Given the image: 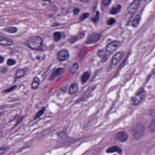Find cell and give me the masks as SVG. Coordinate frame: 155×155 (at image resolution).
Instances as JSON below:
<instances>
[{"instance_id":"6da1fadb","label":"cell","mask_w":155,"mask_h":155,"mask_svg":"<svg viewBox=\"0 0 155 155\" xmlns=\"http://www.w3.org/2000/svg\"><path fill=\"white\" fill-rule=\"evenodd\" d=\"M43 40L39 36H34L25 42V44L30 48L34 50H39L41 48Z\"/></svg>"},{"instance_id":"7a4b0ae2","label":"cell","mask_w":155,"mask_h":155,"mask_svg":"<svg viewBox=\"0 0 155 155\" xmlns=\"http://www.w3.org/2000/svg\"><path fill=\"white\" fill-rule=\"evenodd\" d=\"M146 97V92L143 89H140L132 98V103L134 105H138L140 104Z\"/></svg>"},{"instance_id":"3957f363","label":"cell","mask_w":155,"mask_h":155,"mask_svg":"<svg viewBox=\"0 0 155 155\" xmlns=\"http://www.w3.org/2000/svg\"><path fill=\"white\" fill-rule=\"evenodd\" d=\"M140 2H141V1L139 0H136V1H133L128 7V12L131 14L135 13L138 9L139 8L140 6Z\"/></svg>"},{"instance_id":"277c9868","label":"cell","mask_w":155,"mask_h":155,"mask_svg":"<svg viewBox=\"0 0 155 155\" xmlns=\"http://www.w3.org/2000/svg\"><path fill=\"white\" fill-rule=\"evenodd\" d=\"M100 35L97 33H92L87 38L86 43L87 44H93L96 43L99 40Z\"/></svg>"},{"instance_id":"5b68a950","label":"cell","mask_w":155,"mask_h":155,"mask_svg":"<svg viewBox=\"0 0 155 155\" xmlns=\"http://www.w3.org/2000/svg\"><path fill=\"white\" fill-rule=\"evenodd\" d=\"M132 134L134 137L137 138L140 137L143 135L144 132V128L142 126L140 125L136 126L134 128L132 129Z\"/></svg>"},{"instance_id":"8992f818","label":"cell","mask_w":155,"mask_h":155,"mask_svg":"<svg viewBox=\"0 0 155 155\" xmlns=\"http://www.w3.org/2000/svg\"><path fill=\"white\" fill-rule=\"evenodd\" d=\"M120 43L118 41H114L108 43L106 46V50L108 52H113L118 49L119 47Z\"/></svg>"},{"instance_id":"52a82bcc","label":"cell","mask_w":155,"mask_h":155,"mask_svg":"<svg viewBox=\"0 0 155 155\" xmlns=\"http://www.w3.org/2000/svg\"><path fill=\"white\" fill-rule=\"evenodd\" d=\"M69 57V54L68 51L63 50L60 51L57 54V58L60 61L67 60Z\"/></svg>"},{"instance_id":"ba28073f","label":"cell","mask_w":155,"mask_h":155,"mask_svg":"<svg viewBox=\"0 0 155 155\" xmlns=\"http://www.w3.org/2000/svg\"><path fill=\"white\" fill-rule=\"evenodd\" d=\"M124 52L119 51L114 55L111 60V64L113 65H116L121 61L124 56Z\"/></svg>"},{"instance_id":"9c48e42d","label":"cell","mask_w":155,"mask_h":155,"mask_svg":"<svg viewBox=\"0 0 155 155\" xmlns=\"http://www.w3.org/2000/svg\"><path fill=\"white\" fill-rule=\"evenodd\" d=\"M65 71V69L63 68H58L54 70L49 78V80L52 81L58 76H60Z\"/></svg>"},{"instance_id":"30bf717a","label":"cell","mask_w":155,"mask_h":155,"mask_svg":"<svg viewBox=\"0 0 155 155\" xmlns=\"http://www.w3.org/2000/svg\"><path fill=\"white\" fill-rule=\"evenodd\" d=\"M128 138V134L125 132H118L115 136V139L120 142H124L127 140Z\"/></svg>"},{"instance_id":"8fae6325","label":"cell","mask_w":155,"mask_h":155,"mask_svg":"<svg viewBox=\"0 0 155 155\" xmlns=\"http://www.w3.org/2000/svg\"><path fill=\"white\" fill-rule=\"evenodd\" d=\"M13 43V41L11 39L0 36V45L5 46H11Z\"/></svg>"},{"instance_id":"7c38bea8","label":"cell","mask_w":155,"mask_h":155,"mask_svg":"<svg viewBox=\"0 0 155 155\" xmlns=\"http://www.w3.org/2000/svg\"><path fill=\"white\" fill-rule=\"evenodd\" d=\"M106 152L108 153H114L118 152L119 154H121L122 153V150L120 148L117 146H112L108 148L106 150Z\"/></svg>"},{"instance_id":"4fadbf2b","label":"cell","mask_w":155,"mask_h":155,"mask_svg":"<svg viewBox=\"0 0 155 155\" xmlns=\"http://www.w3.org/2000/svg\"><path fill=\"white\" fill-rule=\"evenodd\" d=\"M40 84V80L38 77H34L31 84L32 89L34 90L38 88Z\"/></svg>"},{"instance_id":"5bb4252c","label":"cell","mask_w":155,"mask_h":155,"mask_svg":"<svg viewBox=\"0 0 155 155\" xmlns=\"http://www.w3.org/2000/svg\"><path fill=\"white\" fill-rule=\"evenodd\" d=\"M99 57L101 58L102 61L104 62L107 60V56L106 52L103 50H100L98 53Z\"/></svg>"},{"instance_id":"9a60e30c","label":"cell","mask_w":155,"mask_h":155,"mask_svg":"<svg viewBox=\"0 0 155 155\" xmlns=\"http://www.w3.org/2000/svg\"><path fill=\"white\" fill-rule=\"evenodd\" d=\"M121 8V6L120 5H118L116 7H112L110 10L109 13L111 15L117 14L120 11Z\"/></svg>"},{"instance_id":"2e32d148","label":"cell","mask_w":155,"mask_h":155,"mask_svg":"<svg viewBox=\"0 0 155 155\" xmlns=\"http://www.w3.org/2000/svg\"><path fill=\"white\" fill-rule=\"evenodd\" d=\"M78 90V87L77 84L73 83L72 84L69 88V93L70 95H73L76 93Z\"/></svg>"},{"instance_id":"e0dca14e","label":"cell","mask_w":155,"mask_h":155,"mask_svg":"<svg viewBox=\"0 0 155 155\" xmlns=\"http://www.w3.org/2000/svg\"><path fill=\"white\" fill-rule=\"evenodd\" d=\"M3 31L9 33L14 34V33H15L17 32L18 29H17V28H16V27H10L4 29Z\"/></svg>"},{"instance_id":"ac0fdd59","label":"cell","mask_w":155,"mask_h":155,"mask_svg":"<svg viewBox=\"0 0 155 155\" xmlns=\"http://www.w3.org/2000/svg\"><path fill=\"white\" fill-rule=\"evenodd\" d=\"M140 21V17L139 15H137L133 19L132 22V26L134 28L138 27Z\"/></svg>"},{"instance_id":"d6986e66","label":"cell","mask_w":155,"mask_h":155,"mask_svg":"<svg viewBox=\"0 0 155 155\" xmlns=\"http://www.w3.org/2000/svg\"><path fill=\"white\" fill-rule=\"evenodd\" d=\"M25 71L23 69H19L16 71L15 74V78L17 79L20 78L24 76Z\"/></svg>"},{"instance_id":"ffe728a7","label":"cell","mask_w":155,"mask_h":155,"mask_svg":"<svg viewBox=\"0 0 155 155\" xmlns=\"http://www.w3.org/2000/svg\"><path fill=\"white\" fill-rule=\"evenodd\" d=\"M90 77V74L89 72H85L83 73L82 76L81 81L82 83H85L89 79Z\"/></svg>"},{"instance_id":"44dd1931","label":"cell","mask_w":155,"mask_h":155,"mask_svg":"<svg viewBox=\"0 0 155 155\" xmlns=\"http://www.w3.org/2000/svg\"><path fill=\"white\" fill-rule=\"evenodd\" d=\"M45 110V108L43 107L40 110H39L38 112H37V113L35 114V116H34V120L37 119L39 118V117H41V116H42L43 114L44 113V111Z\"/></svg>"},{"instance_id":"7402d4cb","label":"cell","mask_w":155,"mask_h":155,"mask_svg":"<svg viewBox=\"0 0 155 155\" xmlns=\"http://www.w3.org/2000/svg\"><path fill=\"white\" fill-rule=\"evenodd\" d=\"M53 39L55 41H58L61 38V34L60 32H55L53 34Z\"/></svg>"},{"instance_id":"603a6c76","label":"cell","mask_w":155,"mask_h":155,"mask_svg":"<svg viewBox=\"0 0 155 155\" xmlns=\"http://www.w3.org/2000/svg\"><path fill=\"white\" fill-rule=\"evenodd\" d=\"M78 68H79V66H78V64L76 63H74L72 67L71 68L70 71L71 73L73 74V73L76 72Z\"/></svg>"},{"instance_id":"cb8c5ba5","label":"cell","mask_w":155,"mask_h":155,"mask_svg":"<svg viewBox=\"0 0 155 155\" xmlns=\"http://www.w3.org/2000/svg\"><path fill=\"white\" fill-rule=\"evenodd\" d=\"M99 12L97 11V12H96V15L92 18V21H93L94 23H97V22H98V21L99 19Z\"/></svg>"},{"instance_id":"d4e9b609","label":"cell","mask_w":155,"mask_h":155,"mask_svg":"<svg viewBox=\"0 0 155 155\" xmlns=\"http://www.w3.org/2000/svg\"><path fill=\"white\" fill-rule=\"evenodd\" d=\"M16 63V61L15 60L13 59L10 58L8 59L6 62V64L8 66H12L13 65H15Z\"/></svg>"},{"instance_id":"484cf974","label":"cell","mask_w":155,"mask_h":155,"mask_svg":"<svg viewBox=\"0 0 155 155\" xmlns=\"http://www.w3.org/2000/svg\"><path fill=\"white\" fill-rule=\"evenodd\" d=\"M89 13H87V12H86V13H83V14H82V15L80 17V21H82L86 19L88 17H89Z\"/></svg>"},{"instance_id":"4316f807","label":"cell","mask_w":155,"mask_h":155,"mask_svg":"<svg viewBox=\"0 0 155 155\" xmlns=\"http://www.w3.org/2000/svg\"><path fill=\"white\" fill-rule=\"evenodd\" d=\"M116 22V20L114 18H110L107 21V24L108 25H111Z\"/></svg>"},{"instance_id":"83f0119b","label":"cell","mask_w":155,"mask_h":155,"mask_svg":"<svg viewBox=\"0 0 155 155\" xmlns=\"http://www.w3.org/2000/svg\"><path fill=\"white\" fill-rule=\"evenodd\" d=\"M150 116L152 119L155 120V107L152 108L150 110Z\"/></svg>"},{"instance_id":"f1b7e54d","label":"cell","mask_w":155,"mask_h":155,"mask_svg":"<svg viewBox=\"0 0 155 155\" xmlns=\"http://www.w3.org/2000/svg\"><path fill=\"white\" fill-rule=\"evenodd\" d=\"M16 86H13L12 87H11L5 90L4 91V92H5V93H8V92H11V91H12L13 90L15 89L16 88Z\"/></svg>"},{"instance_id":"f546056e","label":"cell","mask_w":155,"mask_h":155,"mask_svg":"<svg viewBox=\"0 0 155 155\" xmlns=\"http://www.w3.org/2000/svg\"><path fill=\"white\" fill-rule=\"evenodd\" d=\"M111 2V1L110 0H103L102 1V3L104 6H108L109 4V3Z\"/></svg>"},{"instance_id":"4dcf8cb0","label":"cell","mask_w":155,"mask_h":155,"mask_svg":"<svg viewBox=\"0 0 155 155\" xmlns=\"http://www.w3.org/2000/svg\"><path fill=\"white\" fill-rule=\"evenodd\" d=\"M79 12L80 10L79 8H75L73 11V14L75 15H77V14H79Z\"/></svg>"},{"instance_id":"1f68e13d","label":"cell","mask_w":155,"mask_h":155,"mask_svg":"<svg viewBox=\"0 0 155 155\" xmlns=\"http://www.w3.org/2000/svg\"><path fill=\"white\" fill-rule=\"evenodd\" d=\"M24 117H20L18 118V119H17V121H16V125H17V124H19L20 122H21L22 120L23 119Z\"/></svg>"},{"instance_id":"d6a6232c","label":"cell","mask_w":155,"mask_h":155,"mask_svg":"<svg viewBox=\"0 0 155 155\" xmlns=\"http://www.w3.org/2000/svg\"><path fill=\"white\" fill-rule=\"evenodd\" d=\"M6 151V149L4 148H0V155H2Z\"/></svg>"},{"instance_id":"836d02e7","label":"cell","mask_w":155,"mask_h":155,"mask_svg":"<svg viewBox=\"0 0 155 155\" xmlns=\"http://www.w3.org/2000/svg\"><path fill=\"white\" fill-rule=\"evenodd\" d=\"M5 59L4 58V57L3 56H1L0 55V64L1 63H3V62L4 61Z\"/></svg>"},{"instance_id":"e575fe53","label":"cell","mask_w":155,"mask_h":155,"mask_svg":"<svg viewBox=\"0 0 155 155\" xmlns=\"http://www.w3.org/2000/svg\"><path fill=\"white\" fill-rule=\"evenodd\" d=\"M81 2H88V1H81Z\"/></svg>"}]
</instances>
